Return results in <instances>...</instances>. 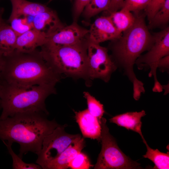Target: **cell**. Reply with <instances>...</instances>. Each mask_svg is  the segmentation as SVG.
<instances>
[{
  "mask_svg": "<svg viewBox=\"0 0 169 169\" xmlns=\"http://www.w3.org/2000/svg\"><path fill=\"white\" fill-rule=\"evenodd\" d=\"M4 61V57L0 53V84L1 83V73Z\"/></svg>",
  "mask_w": 169,
  "mask_h": 169,
  "instance_id": "obj_32",
  "label": "cell"
},
{
  "mask_svg": "<svg viewBox=\"0 0 169 169\" xmlns=\"http://www.w3.org/2000/svg\"><path fill=\"white\" fill-rule=\"evenodd\" d=\"M93 166L87 156L81 151L75 157L69 165V168L73 169H88Z\"/></svg>",
  "mask_w": 169,
  "mask_h": 169,
  "instance_id": "obj_26",
  "label": "cell"
},
{
  "mask_svg": "<svg viewBox=\"0 0 169 169\" xmlns=\"http://www.w3.org/2000/svg\"><path fill=\"white\" fill-rule=\"evenodd\" d=\"M124 0H111L110 5L108 9L106 11L109 14L111 13L116 11L120 8Z\"/></svg>",
  "mask_w": 169,
  "mask_h": 169,
  "instance_id": "obj_31",
  "label": "cell"
},
{
  "mask_svg": "<svg viewBox=\"0 0 169 169\" xmlns=\"http://www.w3.org/2000/svg\"><path fill=\"white\" fill-rule=\"evenodd\" d=\"M9 0L12 6L10 18L22 16L34 17L40 13L51 9L44 4L26 0Z\"/></svg>",
  "mask_w": 169,
  "mask_h": 169,
  "instance_id": "obj_16",
  "label": "cell"
},
{
  "mask_svg": "<svg viewBox=\"0 0 169 169\" xmlns=\"http://www.w3.org/2000/svg\"><path fill=\"white\" fill-rule=\"evenodd\" d=\"M143 142L146 145L147 151L143 156L151 161L154 164V168L168 169L169 168V153L160 152L158 149H153L150 148L144 139Z\"/></svg>",
  "mask_w": 169,
  "mask_h": 169,
  "instance_id": "obj_20",
  "label": "cell"
},
{
  "mask_svg": "<svg viewBox=\"0 0 169 169\" xmlns=\"http://www.w3.org/2000/svg\"><path fill=\"white\" fill-rule=\"evenodd\" d=\"M166 0H151L145 9L146 14L149 22L155 14L164 4Z\"/></svg>",
  "mask_w": 169,
  "mask_h": 169,
  "instance_id": "obj_28",
  "label": "cell"
},
{
  "mask_svg": "<svg viewBox=\"0 0 169 169\" xmlns=\"http://www.w3.org/2000/svg\"><path fill=\"white\" fill-rule=\"evenodd\" d=\"M7 147L8 151L11 155L13 159L12 168L13 169H41V167L38 164L33 163H28L24 162L22 158L17 155L12 150V145L5 143L3 141Z\"/></svg>",
  "mask_w": 169,
  "mask_h": 169,
  "instance_id": "obj_25",
  "label": "cell"
},
{
  "mask_svg": "<svg viewBox=\"0 0 169 169\" xmlns=\"http://www.w3.org/2000/svg\"><path fill=\"white\" fill-rule=\"evenodd\" d=\"M117 69L106 48L89 41L87 47L89 79H98L108 82Z\"/></svg>",
  "mask_w": 169,
  "mask_h": 169,
  "instance_id": "obj_8",
  "label": "cell"
},
{
  "mask_svg": "<svg viewBox=\"0 0 169 169\" xmlns=\"http://www.w3.org/2000/svg\"><path fill=\"white\" fill-rule=\"evenodd\" d=\"M91 0H75L73 7L74 19L76 20Z\"/></svg>",
  "mask_w": 169,
  "mask_h": 169,
  "instance_id": "obj_29",
  "label": "cell"
},
{
  "mask_svg": "<svg viewBox=\"0 0 169 169\" xmlns=\"http://www.w3.org/2000/svg\"><path fill=\"white\" fill-rule=\"evenodd\" d=\"M5 21H3L0 23V27H1V26L2 25V24L5 22Z\"/></svg>",
  "mask_w": 169,
  "mask_h": 169,
  "instance_id": "obj_34",
  "label": "cell"
},
{
  "mask_svg": "<svg viewBox=\"0 0 169 169\" xmlns=\"http://www.w3.org/2000/svg\"><path fill=\"white\" fill-rule=\"evenodd\" d=\"M83 94L86 100L88 110L92 115L98 119L100 123L105 112L103 105L88 92L85 91Z\"/></svg>",
  "mask_w": 169,
  "mask_h": 169,
  "instance_id": "obj_24",
  "label": "cell"
},
{
  "mask_svg": "<svg viewBox=\"0 0 169 169\" xmlns=\"http://www.w3.org/2000/svg\"><path fill=\"white\" fill-rule=\"evenodd\" d=\"M26 16L9 18L7 22L18 36L33 28V22L29 21Z\"/></svg>",
  "mask_w": 169,
  "mask_h": 169,
  "instance_id": "obj_22",
  "label": "cell"
},
{
  "mask_svg": "<svg viewBox=\"0 0 169 169\" xmlns=\"http://www.w3.org/2000/svg\"><path fill=\"white\" fill-rule=\"evenodd\" d=\"M66 126L60 125L44 139L42 148L37 155L38 157L36 161L42 169L46 164L57 158L80 135L67 133L65 131Z\"/></svg>",
  "mask_w": 169,
  "mask_h": 169,
  "instance_id": "obj_9",
  "label": "cell"
},
{
  "mask_svg": "<svg viewBox=\"0 0 169 169\" xmlns=\"http://www.w3.org/2000/svg\"><path fill=\"white\" fill-rule=\"evenodd\" d=\"M111 0H91L84 8L82 13L86 18H89L100 12L107 11Z\"/></svg>",
  "mask_w": 169,
  "mask_h": 169,
  "instance_id": "obj_21",
  "label": "cell"
},
{
  "mask_svg": "<svg viewBox=\"0 0 169 169\" xmlns=\"http://www.w3.org/2000/svg\"><path fill=\"white\" fill-rule=\"evenodd\" d=\"M1 108V100L0 97V109Z\"/></svg>",
  "mask_w": 169,
  "mask_h": 169,
  "instance_id": "obj_35",
  "label": "cell"
},
{
  "mask_svg": "<svg viewBox=\"0 0 169 169\" xmlns=\"http://www.w3.org/2000/svg\"><path fill=\"white\" fill-rule=\"evenodd\" d=\"M114 41L111 57L117 68L123 72L133 84V97L138 100L145 92L144 84L136 77L134 65L137 58L152 45L154 39L142 16L136 17L134 24Z\"/></svg>",
  "mask_w": 169,
  "mask_h": 169,
  "instance_id": "obj_2",
  "label": "cell"
},
{
  "mask_svg": "<svg viewBox=\"0 0 169 169\" xmlns=\"http://www.w3.org/2000/svg\"><path fill=\"white\" fill-rule=\"evenodd\" d=\"M158 68L162 72H167L168 73L169 70V55H166L160 59L158 63Z\"/></svg>",
  "mask_w": 169,
  "mask_h": 169,
  "instance_id": "obj_30",
  "label": "cell"
},
{
  "mask_svg": "<svg viewBox=\"0 0 169 169\" xmlns=\"http://www.w3.org/2000/svg\"><path fill=\"white\" fill-rule=\"evenodd\" d=\"M47 115L40 113H23L0 120V139L11 145L18 143V156L22 159L29 152L37 155L45 137L60 125L55 120H48Z\"/></svg>",
  "mask_w": 169,
  "mask_h": 169,
  "instance_id": "obj_3",
  "label": "cell"
},
{
  "mask_svg": "<svg viewBox=\"0 0 169 169\" xmlns=\"http://www.w3.org/2000/svg\"><path fill=\"white\" fill-rule=\"evenodd\" d=\"M89 30L79 26L75 21L48 37L46 44L61 46L82 44L89 41Z\"/></svg>",
  "mask_w": 169,
  "mask_h": 169,
  "instance_id": "obj_10",
  "label": "cell"
},
{
  "mask_svg": "<svg viewBox=\"0 0 169 169\" xmlns=\"http://www.w3.org/2000/svg\"><path fill=\"white\" fill-rule=\"evenodd\" d=\"M89 30V41L97 44L115 40L121 35L108 15L97 18Z\"/></svg>",
  "mask_w": 169,
  "mask_h": 169,
  "instance_id": "obj_11",
  "label": "cell"
},
{
  "mask_svg": "<svg viewBox=\"0 0 169 169\" xmlns=\"http://www.w3.org/2000/svg\"><path fill=\"white\" fill-rule=\"evenodd\" d=\"M4 11V9L3 8H0V23L4 21L2 18V16Z\"/></svg>",
  "mask_w": 169,
  "mask_h": 169,
  "instance_id": "obj_33",
  "label": "cell"
},
{
  "mask_svg": "<svg viewBox=\"0 0 169 169\" xmlns=\"http://www.w3.org/2000/svg\"><path fill=\"white\" fill-rule=\"evenodd\" d=\"M151 0H124L122 8H125L130 12L138 13L145 10Z\"/></svg>",
  "mask_w": 169,
  "mask_h": 169,
  "instance_id": "obj_27",
  "label": "cell"
},
{
  "mask_svg": "<svg viewBox=\"0 0 169 169\" xmlns=\"http://www.w3.org/2000/svg\"><path fill=\"white\" fill-rule=\"evenodd\" d=\"M169 21V0H166L164 4L149 22L148 28L165 25Z\"/></svg>",
  "mask_w": 169,
  "mask_h": 169,
  "instance_id": "obj_23",
  "label": "cell"
},
{
  "mask_svg": "<svg viewBox=\"0 0 169 169\" xmlns=\"http://www.w3.org/2000/svg\"><path fill=\"white\" fill-rule=\"evenodd\" d=\"M153 36L152 45L146 54L137 58L135 64L139 70H150L148 76H153L154 81L152 91L161 92L163 90L162 86L157 79L156 70L160 59L169 55V27L155 33Z\"/></svg>",
  "mask_w": 169,
  "mask_h": 169,
  "instance_id": "obj_7",
  "label": "cell"
},
{
  "mask_svg": "<svg viewBox=\"0 0 169 169\" xmlns=\"http://www.w3.org/2000/svg\"><path fill=\"white\" fill-rule=\"evenodd\" d=\"M119 11H116L108 15L120 34L127 30L134 24L136 19L131 12L122 8Z\"/></svg>",
  "mask_w": 169,
  "mask_h": 169,
  "instance_id": "obj_19",
  "label": "cell"
},
{
  "mask_svg": "<svg viewBox=\"0 0 169 169\" xmlns=\"http://www.w3.org/2000/svg\"><path fill=\"white\" fill-rule=\"evenodd\" d=\"M1 108L0 120L19 113H40L49 115L45 100L49 95L55 94V86L37 85L26 89L0 84Z\"/></svg>",
  "mask_w": 169,
  "mask_h": 169,
  "instance_id": "obj_4",
  "label": "cell"
},
{
  "mask_svg": "<svg viewBox=\"0 0 169 169\" xmlns=\"http://www.w3.org/2000/svg\"><path fill=\"white\" fill-rule=\"evenodd\" d=\"M106 122V119L102 117L100 121L101 149L94 169L142 168L140 163L131 160L120 149L114 138L110 133Z\"/></svg>",
  "mask_w": 169,
  "mask_h": 169,
  "instance_id": "obj_6",
  "label": "cell"
},
{
  "mask_svg": "<svg viewBox=\"0 0 169 169\" xmlns=\"http://www.w3.org/2000/svg\"><path fill=\"white\" fill-rule=\"evenodd\" d=\"M17 37L7 22H5L0 27V53L4 56L15 50Z\"/></svg>",
  "mask_w": 169,
  "mask_h": 169,
  "instance_id": "obj_18",
  "label": "cell"
},
{
  "mask_svg": "<svg viewBox=\"0 0 169 169\" xmlns=\"http://www.w3.org/2000/svg\"><path fill=\"white\" fill-rule=\"evenodd\" d=\"M146 115L144 110L141 111L128 112L115 116L109 119L110 122L123 127L139 134L142 140L144 138L141 131V117Z\"/></svg>",
  "mask_w": 169,
  "mask_h": 169,
  "instance_id": "obj_17",
  "label": "cell"
},
{
  "mask_svg": "<svg viewBox=\"0 0 169 169\" xmlns=\"http://www.w3.org/2000/svg\"><path fill=\"white\" fill-rule=\"evenodd\" d=\"M74 112L83 137L100 141L101 127L98 119L92 115L87 109Z\"/></svg>",
  "mask_w": 169,
  "mask_h": 169,
  "instance_id": "obj_12",
  "label": "cell"
},
{
  "mask_svg": "<svg viewBox=\"0 0 169 169\" xmlns=\"http://www.w3.org/2000/svg\"><path fill=\"white\" fill-rule=\"evenodd\" d=\"M33 25V29L42 33L47 38L65 26L59 19L56 12L51 9L34 17Z\"/></svg>",
  "mask_w": 169,
  "mask_h": 169,
  "instance_id": "obj_14",
  "label": "cell"
},
{
  "mask_svg": "<svg viewBox=\"0 0 169 169\" xmlns=\"http://www.w3.org/2000/svg\"><path fill=\"white\" fill-rule=\"evenodd\" d=\"M47 37L33 28L18 36L15 50L24 53L33 51L47 42Z\"/></svg>",
  "mask_w": 169,
  "mask_h": 169,
  "instance_id": "obj_15",
  "label": "cell"
},
{
  "mask_svg": "<svg viewBox=\"0 0 169 169\" xmlns=\"http://www.w3.org/2000/svg\"></svg>",
  "mask_w": 169,
  "mask_h": 169,
  "instance_id": "obj_36",
  "label": "cell"
},
{
  "mask_svg": "<svg viewBox=\"0 0 169 169\" xmlns=\"http://www.w3.org/2000/svg\"><path fill=\"white\" fill-rule=\"evenodd\" d=\"M84 138L80 135L57 158L45 165L43 169H66L70 162L84 147Z\"/></svg>",
  "mask_w": 169,
  "mask_h": 169,
  "instance_id": "obj_13",
  "label": "cell"
},
{
  "mask_svg": "<svg viewBox=\"0 0 169 169\" xmlns=\"http://www.w3.org/2000/svg\"><path fill=\"white\" fill-rule=\"evenodd\" d=\"M4 57L1 83L24 88L37 85L55 86L61 79L43 57L40 50H14Z\"/></svg>",
  "mask_w": 169,
  "mask_h": 169,
  "instance_id": "obj_1",
  "label": "cell"
},
{
  "mask_svg": "<svg viewBox=\"0 0 169 169\" xmlns=\"http://www.w3.org/2000/svg\"><path fill=\"white\" fill-rule=\"evenodd\" d=\"M89 42L63 46L46 44L41 47L40 51L45 60L59 74L87 80L89 79L87 72Z\"/></svg>",
  "mask_w": 169,
  "mask_h": 169,
  "instance_id": "obj_5",
  "label": "cell"
}]
</instances>
